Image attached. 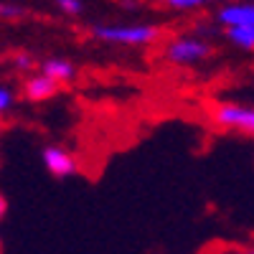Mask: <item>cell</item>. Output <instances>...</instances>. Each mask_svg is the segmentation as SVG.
Masks as SVG:
<instances>
[{
  "label": "cell",
  "mask_w": 254,
  "mask_h": 254,
  "mask_svg": "<svg viewBox=\"0 0 254 254\" xmlns=\"http://www.w3.org/2000/svg\"><path fill=\"white\" fill-rule=\"evenodd\" d=\"M208 122L224 132L254 137V104L244 102H214L208 107Z\"/></svg>",
  "instance_id": "6da1fadb"
},
{
  "label": "cell",
  "mask_w": 254,
  "mask_h": 254,
  "mask_svg": "<svg viewBox=\"0 0 254 254\" xmlns=\"http://www.w3.org/2000/svg\"><path fill=\"white\" fill-rule=\"evenodd\" d=\"M92 36L104 44L117 46H150L163 36V28L153 23H122V26H94Z\"/></svg>",
  "instance_id": "7a4b0ae2"
},
{
  "label": "cell",
  "mask_w": 254,
  "mask_h": 254,
  "mask_svg": "<svg viewBox=\"0 0 254 254\" xmlns=\"http://www.w3.org/2000/svg\"><path fill=\"white\" fill-rule=\"evenodd\" d=\"M163 56L176 64V66H188V64H198L211 56V44L198 36H176L165 44Z\"/></svg>",
  "instance_id": "3957f363"
},
{
  "label": "cell",
  "mask_w": 254,
  "mask_h": 254,
  "mask_svg": "<svg viewBox=\"0 0 254 254\" xmlns=\"http://www.w3.org/2000/svg\"><path fill=\"white\" fill-rule=\"evenodd\" d=\"M41 163L49 171V176L59 178V181H66L71 176H76L79 171V160L71 150H66L64 145H46L44 153H41Z\"/></svg>",
  "instance_id": "277c9868"
},
{
  "label": "cell",
  "mask_w": 254,
  "mask_h": 254,
  "mask_svg": "<svg viewBox=\"0 0 254 254\" xmlns=\"http://www.w3.org/2000/svg\"><path fill=\"white\" fill-rule=\"evenodd\" d=\"M59 92H61V87H59L56 81H51L49 76H44V74L28 76V79L23 81V87H20V94H23V99L31 102V104L49 102V99H54Z\"/></svg>",
  "instance_id": "5b68a950"
},
{
  "label": "cell",
  "mask_w": 254,
  "mask_h": 254,
  "mask_svg": "<svg viewBox=\"0 0 254 254\" xmlns=\"http://www.w3.org/2000/svg\"><path fill=\"white\" fill-rule=\"evenodd\" d=\"M216 18L226 28H254V3H229L216 13Z\"/></svg>",
  "instance_id": "8992f818"
},
{
  "label": "cell",
  "mask_w": 254,
  "mask_h": 254,
  "mask_svg": "<svg viewBox=\"0 0 254 254\" xmlns=\"http://www.w3.org/2000/svg\"><path fill=\"white\" fill-rule=\"evenodd\" d=\"M38 74L49 76L51 81L59 84V87H64V84H69V81L76 79V66L71 61H66V59H46V61H41V71Z\"/></svg>",
  "instance_id": "52a82bcc"
},
{
  "label": "cell",
  "mask_w": 254,
  "mask_h": 254,
  "mask_svg": "<svg viewBox=\"0 0 254 254\" xmlns=\"http://www.w3.org/2000/svg\"><path fill=\"white\" fill-rule=\"evenodd\" d=\"M226 38L244 51H254V28H226Z\"/></svg>",
  "instance_id": "ba28073f"
},
{
  "label": "cell",
  "mask_w": 254,
  "mask_h": 254,
  "mask_svg": "<svg viewBox=\"0 0 254 254\" xmlns=\"http://www.w3.org/2000/svg\"><path fill=\"white\" fill-rule=\"evenodd\" d=\"M203 254H254V242H242V244H211Z\"/></svg>",
  "instance_id": "9c48e42d"
},
{
  "label": "cell",
  "mask_w": 254,
  "mask_h": 254,
  "mask_svg": "<svg viewBox=\"0 0 254 254\" xmlns=\"http://www.w3.org/2000/svg\"><path fill=\"white\" fill-rule=\"evenodd\" d=\"M54 3L59 5V10H61L64 15H71V18L81 15V10H84L81 0H54Z\"/></svg>",
  "instance_id": "30bf717a"
},
{
  "label": "cell",
  "mask_w": 254,
  "mask_h": 254,
  "mask_svg": "<svg viewBox=\"0 0 254 254\" xmlns=\"http://www.w3.org/2000/svg\"><path fill=\"white\" fill-rule=\"evenodd\" d=\"M13 104H15V94H13V89L0 87V120H3V117L13 110Z\"/></svg>",
  "instance_id": "8fae6325"
},
{
  "label": "cell",
  "mask_w": 254,
  "mask_h": 254,
  "mask_svg": "<svg viewBox=\"0 0 254 254\" xmlns=\"http://www.w3.org/2000/svg\"><path fill=\"white\" fill-rule=\"evenodd\" d=\"M26 10L20 8V5H13V3H0V18H5V20H18V18H23Z\"/></svg>",
  "instance_id": "7c38bea8"
},
{
  "label": "cell",
  "mask_w": 254,
  "mask_h": 254,
  "mask_svg": "<svg viewBox=\"0 0 254 254\" xmlns=\"http://www.w3.org/2000/svg\"><path fill=\"white\" fill-rule=\"evenodd\" d=\"M15 66H20V69H31V66H33V59L26 56V54H18V56H15Z\"/></svg>",
  "instance_id": "4fadbf2b"
},
{
  "label": "cell",
  "mask_w": 254,
  "mask_h": 254,
  "mask_svg": "<svg viewBox=\"0 0 254 254\" xmlns=\"http://www.w3.org/2000/svg\"><path fill=\"white\" fill-rule=\"evenodd\" d=\"M5 214H8V198H5L3 193H0V221L5 219Z\"/></svg>",
  "instance_id": "5bb4252c"
},
{
  "label": "cell",
  "mask_w": 254,
  "mask_h": 254,
  "mask_svg": "<svg viewBox=\"0 0 254 254\" xmlns=\"http://www.w3.org/2000/svg\"><path fill=\"white\" fill-rule=\"evenodd\" d=\"M0 254H3V239H0Z\"/></svg>",
  "instance_id": "9a60e30c"
},
{
  "label": "cell",
  "mask_w": 254,
  "mask_h": 254,
  "mask_svg": "<svg viewBox=\"0 0 254 254\" xmlns=\"http://www.w3.org/2000/svg\"><path fill=\"white\" fill-rule=\"evenodd\" d=\"M208 3H211V0H208Z\"/></svg>",
  "instance_id": "2e32d148"
}]
</instances>
